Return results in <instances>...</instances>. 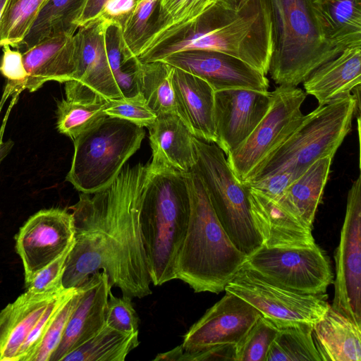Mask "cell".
<instances>
[{
	"label": "cell",
	"mask_w": 361,
	"mask_h": 361,
	"mask_svg": "<svg viewBox=\"0 0 361 361\" xmlns=\"http://www.w3.org/2000/svg\"><path fill=\"white\" fill-rule=\"evenodd\" d=\"M149 176L147 165H128L107 187L81 192L70 207L75 242L66 260L64 288H79L102 271L124 296L142 298L152 293L140 226Z\"/></svg>",
	"instance_id": "cell-1"
},
{
	"label": "cell",
	"mask_w": 361,
	"mask_h": 361,
	"mask_svg": "<svg viewBox=\"0 0 361 361\" xmlns=\"http://www.w3.org/2000/svg\"><path fill=\"white\" fill-rule=\"evenodd\" d=\"M271 47L270 0H249L238 10L216 0L197 16L161 32L154 49L159 59L184 51H219L266 75Z\"/></svg>",
	"instance_id": "cell-2"
},
{
	"label": "cell",
	"mask_w": 361,
	"mask_h": 361,
	"mask_svg": "<svg viewBox=\"0 0 361 361\" xmlns=\"http://www.w3.org/2000/svg\"><path fill=\"white\" fill-rule=\"evenodd\" d=\"M190 198L188 228L178 252L176 279L195 293H219L247 259L231 242L220 224L199 175L186 173Z\"/></svg>",
	"instance_id": "cell-3"
},
{
	"label": "cell",
	"mask_w": 361,
	"mask_h": 361,
	"mask_svg": "<svg viewBox=\"0 0 361 361\" xmlns=\"http://www.w3.org/2000/svg\"><path fill=\"white\" fill-rule=\"evenodd\" d=\"M190 198L186 173H152L144 193L140 226L152 283L176 279L174 264L186 234Z\"/></svg>",
	"instance_id": "cell-4"
},
{
	"label": "cell",
	"mask_w": 361,
	"mask_h": 361,
	"mask_svg": "<svg viewBox=\"0 0 361 361\" xmlns=\"http://www.w3.org/2000/svg\"><path fill=\"white\" fill-rule=\"evenodd\" d=\"M314 0H270L271 54L269 71L279 85L297 87L345 48L324 35Z\"/></svg>",
	"instance_id": "cell-5"
},
{
	"label": "cell",
	"mask_w": 361,
	"mask_h": 361,
	"mask_svg": "<svg viewBox=\"0 0 361 361\" xmlns=\"http://www.w3.org/2000/svg\"><path fill=\"white\" fill-rule=\"evenodd\" d=\"M353 92L318 106L305 115L301 123L259 166L248 183L286 169L302 174L317 160L327 156L334 157L351 130L353 116L360 112V85Z\"/></svg>",
	"instance_id": "cell-6"
},
{
	"label": "cell",
	"mask_w": 361,
	"mask_h": 361,
	"mask_svg": "<svg viewBox=\"0 0 361 361\" xmlns=\"http://www.w3.org/2000/svg\"><path fill=\"white\" fill-rule=\"evenodd\" d=\"M145 135L142 127L103 117L73 140L74 153L66 180L82 193L102 190L140 148Z\"/></svg>",
	"instance_id": "cell-7"
},
{
	"label": "cell",
	"mask_w": 361,
	"mask_h": 361,
	"mask_svg": "<svg viewBox=\"0 0 361 361\" xmlns=\"http://www.w3.org/2000/svg\"><path fill=\"white\" fill-rule=\"evenodd\" d=\"M194 170L201 178L213 209L233 245L248 257L262 245L254 225L248 188L230 168L224 152L215 144L193 137Z\"/></svg>",
	"instance_id": "cell-8"
},
{
	"label": "cell",
	"mask_w": 361,
	"mask_h": 361,
	"mask_svg": "<svg viewBox=\"0 0 361 361\" xmlns=\"http://www.w3.org/2000/svg\"><path fill=\"white\" fill-rule=\"evenodd\" d=\"M270 106L246 140L227 155V162L242 183H248L259 166L302 121L301 106L307 94L297 87L279 85Z\"/></svg>",
	"instance_id": "cell-9"
},
{
	"label": "cell",
	"mask_w": 361,
	"mask_h": 361,
	"mask_svg": "<svg viewBox=\"0 0 361 361\" xmlns=\"http://www.w3.org/2000/svg\"><path fill=\"white\" fill-rule=\"evenodd\" d=\"M243 266L279 286L301 294H324L334 283L329 258L317 243L303 247L262 245Z\"/></svg>",
	"instance_id": "cell-10"
},
{
	"label": "cell",
	"mask_w": 361,
	"mask_h": 361,
	"mask_svg": "<svg viewBox=\"0 0 361 361\" xmlns=\"http://www.w3.org/2000/svg\"><path fill=\"white\" fill-rule=\"evenodd\" d=\"M224 290L248 302L277 326L299 322L314 324L330 306L326 293L310 295L289 290L244 266Z\"/></svg>",
	"instance_id": "cell-11"
},
{
	"label": "cell",
	"mask_w": 361,
	"mask_h": 361,
	"mask_svg": "<svg viewBox=\"0 0 361 361\" xmlns=\"http://www.w3.org/2000/svg\"><path fill=\"white\" fill-rule=\"evenodd\" d=\"M106 21L98 17L79 26L73 35L75 71L65 82L66 99L80 103L123 97L112 73L105 47Z\"/></svg>",
	"instance_id": "cell-12"
},
{
	"label": "cell",
	"mask_w": 361,
	"mask_h": 361,
	"mask_svg": "<svg viewBox=\"0 0 361 361\" xmlns=\"http://www.w3.org/2000/svg\"><path fill=\"white\" fill-rule=\"evenodd\" d=\"M336 276L331 307L361 326V177L347 197L340 241L334 254Z\"/></svg>",
	"instance_id": "cell-13"
},
{
	"label": "cell",
	"mask_w": 361,
	"mask_h": 361,
	"mask_svg": "<svg viewBox=\"0 0 361 361\" xmlns=\"http://www.w3.org/2000/svg\"><path fill=\"white\" fill-rule=\"evenodd\" d=\"M15 239L26 283L36 273L73 245V214L61 208L42 209L26 221Z\"/></svg>",
	"instance_id": "cell-14"
},
{
	"label": "cell",
	"mask_w": 361,
	"mask_h": 361,
	"mask_svg": "<svg viewBox=\"0 0 361 361\" xmlns=\"http://www.w3.org/2000/svg\"><path fill=\"white\" fill-rule=\"evenodd\" d=\"M261 314L238 296L226 294L187 331L180 346L186 353L224 344H236Z\"/></svg>",
	"instance_id": "cell-15"
},
{
	"label": "cell",
	"mask_w": 361,
	"mask_h": 361,
	"mask_svg": "<svg viewBox=\"0 0 361 361\" xmlns=\"http://www.w3.org/2000/svg\"><path fill=\"white\" fill-rule=\"evenodd\" d=\"M271 92L228 89L214 93L215 144L228 155L251 134L267 114Z\"/></svg>",
	"instance_id": "cell-16"
},
{
	"label": "cell",
	"mask_w": 361,
	"mask_h": 361,
	"mask_svg": "<svg viewBox=\"0 0 361 361\" xmlns=\"http://www.w3.org/2000/svg\"><path fill=\"white\" fill-rule=\"evenodd\" d=\"M160 61L203 79L215 92L235 88L267 92L269 87L265 75L242 60L219 51H184Z\"/></svg>",
	"instance_id": "cell-17"
},
{
	"label": "cell",
	"mask_w": 361,
	"mask_h": 361,
	"mask_svg": "<svg viewBox=\"0 0 361 361\" xmlns=\"http://www.w3.org/2000/svg\"><path fill=\"white\" fill-rule=\"evenodd\" d=\"M81 286L82 295L50 361H61L68 353L93 337L106 324L108 298L112 288L106 274L96 272Z\"/></svg>",
	"instance_id": "cell-18"
},
{
	"label": "cell",
	"mask_w": 361,
	"mask_h": 361,
	"mask_svg": "<svg viewBox=\"0 0 361 361\" xmlns=\"http://www.w3.org/2000/svg\"><path fill=\"white\" fill-rule=\"evenodd\" d=\"M247 187L252 221L261 238L262 245L267 247H303L316 243L312 228L276 200L252 187Z\"/></svg>",
	"instance_id": "cell-19"
},
{
	"label": "cell",
	"mask_w": 361,
	"mask_h": 361,
	"mask_svg": "<svg viewBox=\"0 0 361 361\" xmlns=\"http://www.w3.org/2000/svg\"><path fill=\"white\" fill-rule=\"evenodd\" d=\"M149 129L152 173L176 171L188 173L195 165L193 135L176 112L157 115Z\"/></svg>",
	"instance_id": "cell-20"
},
{
	"label": "cell",
	"mask_w": 361,
	"mask_h": 361,
	"mask_svg": "<svg viewBox=\"0 0 361 361\" xmlns=\"http://www.w3.org/2000/svg\"><path fill=\"white\" fill-rule=\"evenodd\" d=\"M176 113L194 137L215 143V91L203 79L172 66Z\"/></svg>",
	"instance_id": "cell-21"
},
{
	"label": "cell",
	"mask_w": 361,
	"mask_h": 361,
	"mask_svg": "<svg viewBox=\"0 0 361 361\" xmlns=\"http://www.w3.org/2000/svg\"><path fill=\"white\" fill-rule=\"evenodd\" d=\"M73 35L47 39L22 53L27 73L25 90L32 92L48 81L65 83L73 79L75 71Z\"/></svg>",
	"instance_id": "cell-22"
},
{
	"label": "cell",
	"mask_w": 361,
	"mask_h": 361,
	"mask_svg": "<svg viewBox=\"0 0 361 361\" xmlns=\"http://www.w3.org/2000/svg\"><path fill=\"white\" fill-rule=\"evenodd\" d=\"M305 92L324 106L346 97L361 83V44L346 47L303 81Z\"/></svg>",
	"instance_id": "cell-23"
},
{
	"label": "cell",
	"mask_w": 361,
	"mask_h": 361,
	"mask_svg": "<svg viewBox=\"0 0 361 361\" xmlns=\"http://www.w3.org/2000/svg\"><path fill=\"white\" fill-rule=\"evenodd\" d=\"M64 288L44 293L27 290L0 312V361H17L20 350L50 300Z\"/></svg>",
	"instance_id": "cell-24"
},
{
	"label": "cell",
	"mask_w": 361,
	"mask_h": 361,
	"mask_svg": "<svg viewBox=\"0 0 361 361\" xmlns=\"http://www.w3.org/2000/svg\"><path fill=\"white\" fill-rule=\"evenodd\" d=\"M360 326L330 305L312 329L322 361H360Z\"/></svg>",
	"instance_id": "cell-25"
},
{
	"label": "cell",
	"mask_w": 361,
	"mask_h": 361,
	"mask_svg": "<svg viewBox=\"0 0 361 361\" xmlns=\"http://www.w3.org/2000/svg\"><path fill=\"white\" fill-rule=\"evenodd\" d=\"M332 159V157L327 156L317 160L276 200L312 228L316 212L328 180Z\"/></svg>",
	"instance_id": "cell-26"
},
{
	"label": "cell",
	"mask_w": 361,
	"mask_h": 361,
	"mask_svg": "<svg viewBox=\"0 0 361 361\" xmlns=\"http://www.w3.org/2000/svg\"><path fill=\"white\" fill-rule=\"evenodd\" d=\"M87 0H47L24 38L13 46L21 54L59 35H73Z\"/></svg>",
	"instance_id": "cell-27"
},
{
	"label": "cell",
	"mask_w": 361,
	"mask_h": 361,
	"mask_svg": "<svg viewBox=\"0 0 361 361\" xmlns=\"http://www.w3.org/2000/svg\"><path fill=\"white\" fill-rule=\"evenodd\" d=\"M312 6L330 41L343 48L361 44V0H314Z\"/></svg>",
	"instance_id": "cell-28"
},
{
	"label": "cell",
	"mask_w": 361,
	"mask_h": 361,
	"mask_svg": "<svg viewBox=\"0 0 361 361\" xmlns=\"http://www.w3.org/2000/svg\"><path fill=\"white\" fill-rule=\"evenodd\" d=\"M139 333H123L106 324L90 339L68 353L61 361H124L139 344Z\"/></svg>",
	"instance_id": "cell-29"
},
{
	"label": "cell",
	"mask_w": 361,
	"mask_h": 361,
	"mask_svg": "<svg viewBox=\"0 0 361 361\" xmlns=\"http://www.w3.org/2000/svg\"><path fill=\"white\" fill-rule=\"evenodd\" d=\"M266 361H322L313 336V324L291 323L279 326Z\"/></svg>",
	"instance_id": "cell-30"
},
{
	"label": "cell",
	"mask_w": 361,
	"mask_h": 361,
	"mask_svg": "<svg viewBox=\"0 0 361 361\" xmlns=\"http://www.w3.org/2000/svg\"><path fill=\"white\" fill-rule=\"evenodd\" d=\"M171 72L172 66L163 61L141 63L138 61L139 92L157 115L176 112Z\"/></svg>",
	"instance_id": "cell-31"
},
{
	"label": "cell",
	"mask_w": 361,
	"mask_h": 361,
	"mask_svg": "<svg viewBox=\"0 0 361 361\" xmlns=\"http://www.w3.org/2000/svg\"><path fill=\"white\" fill-rule=\"evenodd\" d=\"M46 1L7 0L0 17V46L20 42Z\"/></svg>",
	"instance_id": "cell-32"
},
{
	"label": "cell",
	"mask_w": 361,
	"mask_h": 361,
	"mask_svg": "<svg viewBox=\"0 0 361 361\" xmlns=\"http://www.w3.org/2000/svg\"><path fill=\"white\" fill-rule=\"evenodd\" d=\"M107 102L80 103L66 99L59 101L56 109L58 131L75 140L106 116L104 109Z\"/></svg>",
	"instance_id": "cell-33"
},
{
	"label": "cell",
	"mask_w": 361,
	"mask_h": 361,
	"mask_svg": "<svg viewBox=\"0 0 361 361\" xmlns=\"http://www.w3.org/2000/svg\"><path fill=\"white\" fill-rule=\"evenodd\" d=\"M159 0H141L121 29L124 64L136 60L154 21Z\"/></svg>",
	"instance_id": "cell-34"
},
{
	"label": "cell",
	"mask_w": 361,
	"mask_h": 361,
	"mask_svg": "<svg viewBox=\"0 0 361 361\" xmlns=\"http://www.w3.org/2000/svg\"><path fill=\"white\" fill-rule=\"evenodd\" d=\"M215 1L216 0H159L156 18L154 19L145 42L166 29L197 16Z\"/></svg>",
	"instance_id": "cell-35"
},
{
	"label": "cell",
	"mask_w": 361,
	"mask_h": 361,
	"mask_svg": "<svg viewBox=\"0 0 361 361\" xmlns=\"http://www.w3.org/2000/svg\"><path fill=\"white\" fill-rule=\"evenodd\" d=\"M278 331L279 327L275 323L260 315L235 344L236 361H266Z\"/></svg>",
	"instance_id": "cell-36"
},
{
	"label": "cell",
	"mask_w": 361,
	"mask_h": 361,
	"mask_svg": "<svg viewBox=\"0 0 361 361\" xmlns=\"http://www.w3.org/2000/svg\"><path fill=\"white\" fill-rule=\"evenodd\" d=\"M82 290V286L78 288L59 310L30 361H50L60 343L69 318L80 300Z\"/></svg>",
	"instance_id": "cell-37"
},
{
	"label": "cell",
	"mask_w": 361,
	"mask_h": 361,
	"mask_svg": "<svg viewBox=\"0 0 361 361\" xmlns=\"http://www.w3.org/2000/svg\"><path fill=\"white\" fill-rule=\"evenodd\" d=\"M104 113L108 116L123 119L142 128H147L157 116L140 93L108 101Z\"/></svg>",
	"instance_id": "cell-38"
},
{
	"label": "cell",
	"mask_w": 361,
	"mask_h": 361,
	"mask_svg": "<svg viewBox=\"0 0 361 361\" xmlns=\"http://www.w3.org/2000/svg\"><path fill=\"white\" fill-rule=\"evenodd\" d=\"M77 288H63L50 300L44 313L23 343L17 361H30L57 312L74 294Z\"/></svg>",
	"instance_id": "cell-39"
},
{
	"label": "cell",
	"mask_w": 361,
	"mask_h": 361,
	"mask_svg": "<svg viewBox=\"0 0 361 361\" xmlns=\"http://www.w3.org/2000/svg\"><path fill=\"white\" fill-rule=\"evenodd\" d=\"M2 47L0 73L7 79V83L0 102V111L9 96L13 94H18L25 90L27 78L22 54L18 50L11 49L9 44H5Z\"/></svg>",
	"instance_id": "cell-40"
},
{
	"label": "cell",
	"mask_w": 361,
	"mask_h": 361,
	"mask_svg": "<svg viewBox=\"0 0 361 361\" xmlns=\"http://www.w3.org/2000/svg\"><path fill=\"white\" fill-rule=\"evenodd\" d=\"M131 299L124 295L116 297L110 291L106 312L107 326L123 333L138 332L139 317Z\"/></svg>",
	"instance_id": "cell-41"
},
{
	"label": "cell",
	"mask_w": 361,
	"mask_h": 361,
	"mask_svg": "<svg viewBox=\"0 0 361 361\" xmlns=\"http://www.w3.org/2000/svg\"><path fill=\"white\" fill-rule=\"evenodd\" d=\"M72 247L36 273L25 283L26 290L34 293H44L63 288L61 283L62 276L66 260Z\"/></svg>",
	"instance_id": "cell-42"
},
{
	"label": "cell",
	"mask_w": 361,
	"mask_h": 361,
	"mask_svg": "<svg viewBox=\"0 0 361 361\" xmlns=\"http://www.w3.org/2000/svg\"><path fill=\"white\" fill-rule=\"evenodd\" d=\"M301 175L302 173L294 169H286L244 185L252 187L269 197L276 200Z\"/></svg>",
	"instance_id": "cell-43"
},
{
	"label": "cell",
	"mask_w": 361,
	"mask_h": 361,
	"mask_svg": "<svg viewBox=\"0 0 361 361\" xmlns=\"http://www.w3.org/2000/svg\"><path fill=\"white\" fill-rule=\"evenodd\" d=\"M104 40L109 63L115 79L121 73L130 71L133 63L124 68L128 63L124 64L123 62L121 28L119 25L106 21Z\"/></svg>",
	"instance_id": "cell-44"
},
{
	"label": "cell",
	"mask_w": 361,
	"mask_h": 361,
	"mask_svg": "<svg viewBox=\"0 0 361 361\" xmlns=\"http://www.w3.org/2000/svg\"><path fill=\"white\" fill-rule=\"evenodd\" d=\"M138 2V0H107L99 17L119 25L122 29Z\"/></svg>",
	"instance_id": "cell-45"
},
{
	"label": "cell",
	"mask_w": 361,
	"mask_h": 361,
	"mask_svg": "<svg viewBox=\"0 0 361 361\" xmlns=\"http://www.w3.org/2000/svg\"><path fill=\"white\" fill-rule=\"evenodd\" d=\"M107 0H87L78 20V27L99 17L101 10Z\"/></svg>",
	"instance_id": "cell-46"
},
{
	"label": "cell",
	"mask_w": 361,
	"mask_h": 361,
	"mask_svg": "<svg viewBox=\"0 0 361 361\" xmlns=\"http://www.w3.org/2000/svg\"><path fill=\"white\" fill-rule=\"evenodd\" d=\"M13 145L14 142L10 139L4 142L0 141V163L11 152Z\"/></svg>",
	"instance_id": "cell-47"
},
{
	"label": "cell",
	"mask_w": 361,
	"mask_h": 361,
	"mask_svg": "<svg viewBox=\"0 0 361 361\" xmlns=\"http://www.w3.org/2000/svg\"><path fill=\"white\" fill-rule=\"evenodd\" d=\"M222 5L233 9L241 8L249 0H217Z\"/></svg>",
	"instance_id": "cell-48"
},
{
	"label": "cell",
	"mask_w": 361,
	"mask_h": 361,
	"mask_svg": "<svg viewBox=\"0 0 361 361\" xmlns=\"http://www.w3.org/2000/svg\"><path fill=\"white\" fill-rule=\"evenodd\" d=\"M6 2H7V0H0V17L2 14L3 10L5 7Z\"/></svg>",
	"instance_id": "cell-49"
},
{
	"label": "cell",
	"mask_w": 361,
	"mask_h": 361,
	"mask_svg": "<svg viewBox=\"0 0 361 361\" xmlns=\"http://www.w3.org/2000/svg\"><path fill=\"white\" fill-rule=\"evenodd\" d=\"M141 1V0H138V1Z\"/></svg>",
	"instance_id": "cell-50"
},
{
	"label": "cell",
	"mask_w": 361,
	"mask_h": 361,
	"mask_svg": "<svg viewBox=\"0 0 361 361\" xmlns=\"http://www.w3.org/2000/svg\"><path fill=\"white\" fill-rule=\"evenodd\" d=\"M0 47H1V46H0Z\"/></svg>",
	"instance_id": "cell-51"
}]
</instances>
